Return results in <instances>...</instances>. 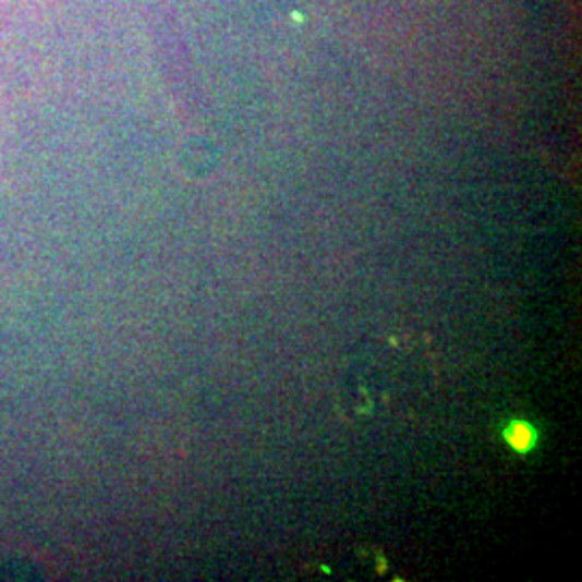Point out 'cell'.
<instances>
[{
    "instance_id": "1",
    "label": "cell",
    "mask_w": 582,
    "mask_h": 582,
    "mask_svg": "<svg viewBox=\"0 0 582 582\" xmlns=\"http://www.w3.org/2000/svg\"><path fill=\"white\" fill-rule=\"evenodd\" d=\"M502 440L516 453H531L539 442V432L522 419H513L502 427Z\"/></svg>"
},
{
    "instance_id": "2",
    "label": "cell",
    "mask_w": 582,
    "mask_h": 582,
    "mask_svg": "<svg viewBox=\"0 0 582 582\" xmlns=\"http://www.w3.org/2000/svg\"><path fill=\"white\" fill-rule=\"evenodd\" d=\"M11 2H13V0H0V17L7 13V9H9Z\"/></svg>"
}]
</instances>
